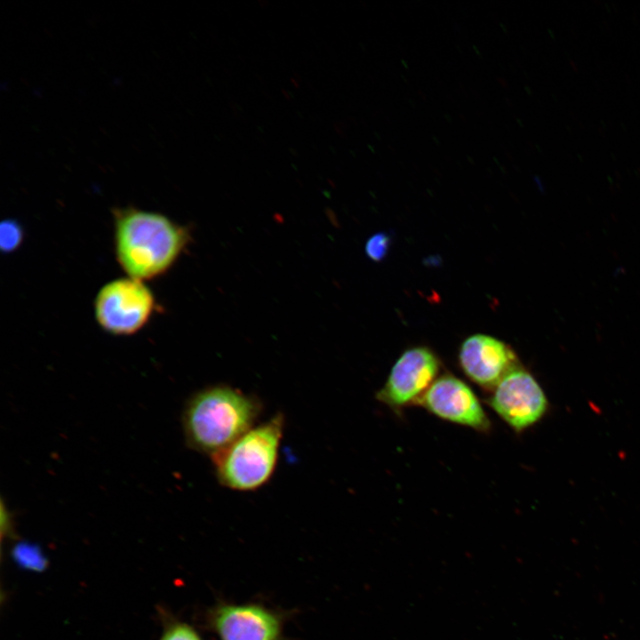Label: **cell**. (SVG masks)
<instances>
[{
	"label": "cell",
	"mask_w": 640,
	"mask_h": 640,
	"mask_svg": "<svg viewBox=\"0 0 640 640\" xmlns=\"http://www.w3.org/2000/svg\"><path fill=\"white\" fill-rule=\"evenodd\" d=\"M188 230L165 215L135 208L115 211V253L128 276L144 281L161 276L188 242Z\"/></svg>",
	"instance_id": "6da1fadb"
},
{
	"label": "cell",
	"mask_w": 640,
	"mask_h": 640,
	"mask_svg": "<svg viewBox=\"0 0 640 640\" xmlns=\"http://www.w3.org/2000/svg\"><path fill=\"white\" fill-rule=\"evenodd\" d=\"M159 640H203L190 624L176 619L168 620Z\"/></svg>",
	"instance_id": "8fae6325"
},
{
	"label": "cell",
	"mask_w": 640,
	"mask_h": 640,
	"mask_svg": "<svg viewBox=\"0 0 640 640\" xmlns=\"http://www.w3.org/2000/svg\"><path fill=\"white\" fill-rule=\"evenodd\" d=\"M23 239L21 226L15 220H7L0 225V247L5 252L17 249Z\"/></svg>",
	"instance_id": "7c38bea8"
},
{
	"label": "cell",
	"mask_w": 640,
	"mask_h": 640,
	"mask_svg": "<svg viewBox=\"0 0 640 640\" xmlns=\"http://www.w3.org/2000/svg\"><path fill=\"white\" fill-rule=\"evenodd\" d=\"M439 361L423 347L405 350L396 361L376 398L394 410L415 404L437 379Z\"/></svg>",
	"instance_id": "52a82bcc"
},
{
	"label": "cell",
	"mask_w": 640,
	"mask_h": 640,
	"mask_svg": "<svg viewBox=\"0 0 640 640\" xmlns=\"http://www.w3.org/2000/svg\"><path fill=\"white\" fill-rule=\"evenodd\" d=\"M488 404L511 428L521 432L546 413L548 401L535 378L519 366L491 391Z\"/></svg>",
	"instance_id": "8992f818"
},
{
	"label": "cell",
	"mask_w": 640,
	"mask_h": 640,
	"mask_svg": "<svg viewBox=\"0 0 640 640\" xmlns=\"http://www.w3.org/2000/svg\"><path fill=\"white\" fill-rule=\"evenodd\" d=\"M415 404L444 420L489 432L491 422L477 396L460 379L444 374L437 378Z\"/></svg>",
	"instance_id": "ba28073f"
},
{
	"label": "cell",
	"mask_w": 640,
	"mask_h": 640,
	"mask_svg": "<svg viewBox=\"0 0 640 640\" xmlns=\"http://www.w3.org/2000/svg\"><path fill=\"white\" fill-rule=\"evenodd\" d=\"M13 561L21 568L34 572H42L47 566V559L37 545L20 541L12 549Z\"/></svg>",
	"instance_id": "30bf717a"
},
{
	"label": "cell",
	"mask_w": 640,
	"mask_h": 640,
	"mask_svg": "<svg viewBox=\"0 0 640 640\" xmlns=\"http://www.w3.org/2000/svg\"><path fill=\"white\" fill-rule=\"evenodd\" d=\"M155 305V297L143 281L127 276L100 288L94 300V316L105 332L131 335L147 324Z\"/></svg>",
	"instance_id": "277c9868"
},
{
	"label": "cell",
	"mask_w": 640,
	"mask_h": 640,
	"mask_svg": "<svg viewBox=\"0 0 640 640\" xmlns=\"http://www.w3.org/2000/svg\"><path fill=\"white\" fill-rule=\"evenodd\" d=\"M261 411L253 396L227 385L195 394L183 413L188 444L211 457L252 428Z\"/></svg>",
	"instance_id": "7a4b0ae2"
},
{
	"label": "cell",
	"mask_w": 640,
	"mask_h": 640,
	"mask_svg": "<svg viewBox=\"0 0 640 640\" xmlns=\"http://www.w3.org/2000/svg\"><path fill=\"white\" fill-rule=\"evenodd\" d=\"M284 427V415L276 414L212 456L220 484L239 492L255 491L267 484L276 467Z\"/></svg>",
	"instance_id": "3957f363"
},
{
	"label": "cell",
	"mask_w": 640,
	"mask_h": 640,
	"mask_svg": "<svg viewBox=\"0 0 640 640\" xmlns=\"http://www.w3.org/2000/svg\"><path fill=\"white\" fill-rule=\"evenodd\" d=\"M287 614L260 603L219 601L206 613L218 640H285Z\"/></svg>",
	"instance_id": "5b68a950"
},
{
	"label": "cell",
	"mask_w": 640,
	"mask_h": 640,
	"mask_svg": "<svg viewBox=\"0 0 640 640\" xmlns=\"http://www.w3.org/2000/svg\"><path fill=\"white\" fill-rule=\"evenodd\" d=\"M390 247V237L380 232L372 235L365 244V253L373 261H380L388 254Z\"/></svg>",
	"instance_id": "4fadbf2b"
},
{
	"label": "cell",
	"mask_w": 640,
	"mask_h": 640,
	"mask_svg": "<svg viewBox=\"0 0 640 640\" xmlns=\"http://www.w3.org/2000/svg\"><path fill=\"white\" fill-rule=\"evenodd\" d=\"M459 364L473 382L491 391L518 367L515 352L506 343L485 334H474L463 341Z\"/></svg>",
	"instance_id": "9c48e42d"
}]
</instances>
